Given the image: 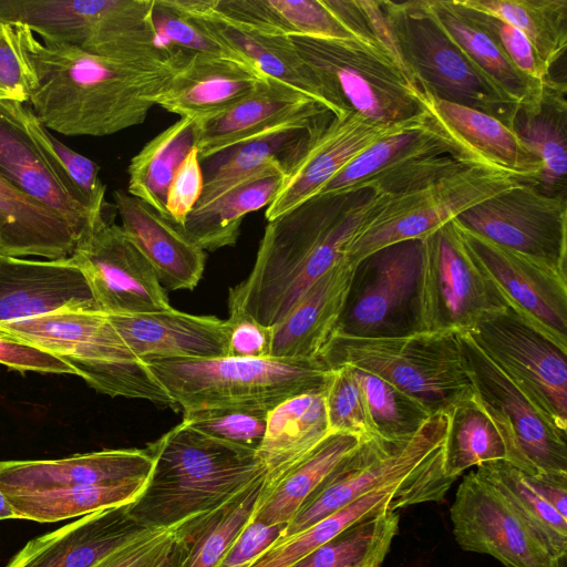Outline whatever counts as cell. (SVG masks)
<instances>
[{
    "instance_id": "6da1fadb",
    "label": "cell",
    "mask_w": 567,
    "mask_h": 567,
    "mask_svg": "<svg viewBox=\"0 0 567 567\" xmlns=\"http://www.w3.org/2000/svg\"><path fill=\"white\" fill-rule=\"evenodd\" d=\"M30 71L29 105L50 131L64 136H106L142 124L189 55L117 60L41 43L14 24Z\"/></svg>"
},
{
    "instance_id": "7a4b0ae2",
    "label": "cell",
    "mask_w": 567,
    "mask_h": 567,
    "mask_svg": "<svg viewBox=\"0 0 567 567\" xmlns=\"http://www.w3.org/2000/svg\"><path fill=\"white\" fill-rule=\"evenodd\" d=\"M390 194L372 188L318 194L269 220L249 275L229 289V313L266 327L280 322L306 291L346 258V249Z\"/></svg>"
},
{
    "instance_id": "3957f363",
    "label": "cell",
    "mask_w": 567,
    "mask_h": 567,
    "mask_svg": "<svg viewBox=\"0 0 567 567\" xmlns=\"http://www.w3.org/2000/svg\"><path fill=\"white\" fill-rule=\"evenodd\" d=\"M145 450L152 471L127 508L147 528L177 527L265 478L256 451L210 437L184 421Z\"/></svg>"
},
{
    "instance_id": "277c9868",
    "label": "cell",
    "mask_w": 567,
    "mask_h": 567,
    "mask_svg": "<svg viewBox=\"0 0 567 567\" xmlns=\"http://www.w3.org/2000/svg\"><path fill=\"white\" fill-rule=\"evenodd\" d=\"M446 427V415L442 412L432 415L408 441L381 437L363 441L305 501L281 538L303 530L377 489H399L411 505L443 499L454 483L442 467Z\"/></svg>"
},
{
    "instance_id": "5b68a950",
    "label": "cell",
    "mask_w": 567,
    "mask_h": 567,
    "mask_svg": "<svg viewBox=\"0 0 567 567\" xmlns=\"http://www.w3.org/2000/svg\"><path fill=\"white\" fill-rule=\"evenodd\" d=\"M182 412L257 408L324 389L332 369L321 360L223 357L204 360H143Z\"/></svg>"
},
{
    "instance_id": "8992f818",
    "label": "cell",
    "mask_w": 567,
    "mask_h": 567,
    "mask_svg": "<svg viewBox=\"0 0 567 567\" xmlns=\"http://www.w3.org/2000/svg\"><path fill=\"white\" fill-rule=\"evenodd\" d=\"M0 333L59 358L100 393L175 409L164 388L130 350L104 312L54 311L2 322Z\"/></svg>"
},
{
    "instance_id": "52a82bcc",
    "label": "cell",
    "mask_w": 567,
    "mask_h": 567,
    "mask_svg": "<svg viewBox=\"0 0 567 567\" xmlns=\"http://www.w3.org/2000/svg\"><path fill=\"white\" fill-rule=\"evenodd\" d=\"M155 0H0V22L21 24L44 44L117 60H165L178 51L159 40Z\"/></svg>"
},
{
    "instance_id": "ba28073f",
    "label": "cell",
    "mask_w": 567,
    "mask_h": 567,
    "mask_svg": "<svg viewBox=\"0 0 567 567\" xmlns=\"http://www.w3.org/2000/svg\"><path fill=\"white\" fill-rule=\"evenodd\" d=\"M320 360L371 372L417 400L431 415L473 392L458 332L417 331L399 337L334 334Z\"/></svg>"
},
{
    "instance_id": "9c48e42d",
    "label": "cell",
    "mask_w": 567,
    "mask_h": 567,
    "mask_svg": "<svg viewBox=\"0 0 567 567\" xmlns=\"http://www.w3.org/2000/svg\"><path fill=\"white\" fill-rule=\"evenodd\" d=\"M290 39L316 74L334 116L352 112L396 124L424 111L415 85L377 45L358 39Z\"/></svg>"
},
{
    "instance_id": "30bf717a",
    "label": "cell",
    "mask_w": 567,
    "mask_h": 567,
    "mask_svg": "<svg viewBox=\"0 0 567 567\" xmlns=\"http://www.w3.org/2000/svg\"><path fill=\"white\" fill-rule=\"evenodd\" d=\"M381 3L417 90L486 113L513 130L519 106L507 99L442 29L425 0Z\"/></svg>"
},
{
    "instance_id": "8fae6325",
    "label": "cell",
    "mask_w": 567,
    "mask_h": 567,
    "mask_svg": "<svg viewBox=\"0 0 567 567\" xmlns=\"http://www.w3.org/2000/svg\"><path fill=\"white\" fill-rule=\"evenodd\" d=\"M525 181L529 179L474 163L392 194L348 245L346 258L357 265L383 247L423 238L472 206Z\"/></svg>"
},
{
    "instance_id": "7c38bea8",
    "label": "cell",
    "mask_w": 567,
    "mask_h": 567,
    "mask_svg": "<svg viewBox=\"0 0 567 567\" xmlns=\"http://www.w3.org/2000/svg\"><path fill=\"white\" fill-rule=\"evenodd\" d=\"M419 331H468L507 303L452 219L421 238Z\"/></svg>"
},
{
    "instance_id": "4fadbf2b",
    "label": "cell",
    "mask_w": 567,
    "mask_h": 567,
    "mask_svg": "<svg viewBox=\"0 0 567 567\" xmlns=\"http://www.w3.org/2000/svg\"><path fill=\"white\" fill-rule=\"evenodd\" d=\"M466 332L546 422L567 435V350L508 305Z\"/></svg>"
},
{
    "instance_id": "5bb4252c",
    "label": "cell",
    "mask_w": 567,
    "mask_h": 567,
    "mask_svg": "<svg viewBox=\"0 0 567 567\" xmlns=\"http://www.w3.org/2000/svg\"><path fill=\"white\" fill-rule=\"evenodd\" d=\"M421 267V238L363 258L355 266L334 334L375 338L417 332Z\"/></svg>"
},
{
    "instance_id": "9a60e30c",
    "label": "cell",
    "mask_w": 567,
    "mask_h": 567,
    "mask_svg": "<svg viewBox=\"0 0 567 567\" xmlns=\"http://www.w3.org/2000/svg\"><path fill=\"white\" fill-rule=\"evenodd\" d=\"M458 337L473 392L505 435L507 463L529 476L567 475V435L546 422L468 332Z\"/></svg>"
},
{
    "instance_id": "2e32d148",
    "label": "cell",
    "mask_w": 567,
    "mask_h": 567,
    "mask_svg": "<svg viewBox=\"0 0 567 567\" xmlns=\"http://www.w3.org/2000/svg\"><path fill=\"white\" fill-rule=\"evenodd\" d=\"M454 220L567 276L566 195H546L536 183L525 181L472 206Z\"/></svg>"
},
{
    "instance_id": "e0dca14e",
    "label": "cell",
    "mask_w": 567,
    "mask_h": 567,
    "mask_svg": "<svg viewBox=\"0 0 567 567\" xmlns=\"http://www.w3.org/2000/svg\"><path fill=\"white\" fill-rule=\"evenodd\" d=\"M450 518L464 550L491 555L506 567H567V558L551 554L511 502L475 471L460 483Z\"/></svg>"
},
{
    "instance_id": "ac0fdd59",
    "label": "cell",
    "mask_w": 567,
    "mask_h": 567,
    "mask_svg": "<svg viewBox=\"0 0 567 567\" xmlns=\"http://www.w3.org/2000/svg\"><path fill=\"white\" fill-rule=\"evenodd\" d=\"M69 259L84 274L105 315L133 316L172 307L154 269L120 225L105 218L97 223Z\"/></svg>"
},
{
    "instance_id": "d6986e66",
    "label": "cell",
    "mask_w": 567,
    "mask_h": 567,
    "mask_svg": "<svg viewBox=\"0 0 567 567\" xmlns=\"http://www.w3.org/2000/svg\"><path fill=\"white\" fill-rule=\"evenodd\" d=\"M457 226L506 303L567 350V276Z\"/></svg>"
},
{
    "instance_id": "ffe728a7",
    "label": "cell",
    "mask_w": 567,
    "mask_h": 567,
    "mask_svg": "<svg viewBox=\"0 0 567 567\" xmlns=\"http://www.w3.org/2000/svg\"><path fill=\"white\" fill-rule=\"evenodd\" d=\"M410 120L396 124H380L350 112L341 116L330 115L316 125L309 131L300 151L286 166L281 187L272 203L267 206V221L316 196L367 147L404 126Z\"/></svg>"
},
{
    "instance_id": "44dd1931",
    "label": "cell",
    "mask_w": 567,
    "mask_h": 567,
    "mask_svg": "<svg viewBox=\"0 0 567 567\" xmlns=\"http://www.w3.org/2000/svg\"><path fill=\"white\" fill-rule=\"evenodd\" d=\"M330 115L312 97L267 78L226 111L197 123L195 147L204 161L285 128H311Z\"/></svg>"
},
{
    "instance_id": "7402d4cb",
    "label": "cell",
    "mask_w": 567,
    "mask_h": 567,
    "mask_svg": "<svg viewBox=\"0 0 567 567\" xmlns=\"http://www.w3.org/2000/svg\"><path fill=\"white\" fill-rule=\"evenodd\" d=\"M74 309L101 311L84 274L69 258L0 254V323Z\"/></svg>"
},
{
    "instance_id": "603a6c76",
    "label": "cell",
    "mask_w": 567,
    "mask_h": 567,
    "mask_svg": "<svg viewBox=\"0 0 567 567\" xmlns=\"http://www.w3.org/2000/svg\"><path fill=\"white\" fill-rule=\"evenodd\" d=\"M0 173L20 192L65 219L81 239L104 219L42 154L0 102Z\"/></svg>"
},
{
    "instance_id": "cb8c5ba5",
    "label": "cell",
    "mask_w": 567,
    "mask_h": 567,
    "mask_svg": "<svg viewBox=\"0 0 567 567\" xmlns=\"http://www.w3.org/2000/svg\"><path fill=\"white\" fill-rule=\"evenodd\" d=\"M165 2L221 41L264 75L302 92L331 112L316 74L290 38L268 34L237 23L216 10L215 0Z\"/></svg>"
},
{
    "instance_id": "d4e9b609",
    "label": "cell",
    "mask_w": 567,
    "mask_h": 567,
    "mask_svg": "<svg viewBox=\"0 0 567 567\" xmlns=\"http://www.w3.org/2000/svg\"><path fill=\"white\" fill-rule=\"evenodd\" d=\"M145 529L127 504L105 508L32 538L6 567H93Z\"/></svg>"
},
{
    "instance_id": "484cf974",
    "label": "cell",
    "mask_w": 567,
    "mask_h": 567,
    "mask_svg": "<svg viewBox=\"0 0 567 567\" xmlns=\"http://www.w3.org/2000/svg\"><path fill=\"white\" fill-rule=\"evenodd\" d=\"M107 318L141 360H204L228 355L229 326L215 316L167 310Z\"/></svg>"
},
{
    "instance_id": "4316f807",
    "label": "cell",
    "mask_w": 567,
    "mask_h": 567,
    "mask_svg": "<svg viewBox=\"0 0 567 567\" xmlns=\"http://www.w3.org/2000/svg\"><path fill=\"white\" fill-rule=\"evenodd\" d=\"M124 233L168 290H193L203 277L206 254L183 229L123 189L113 192Z\"/></svg>"
},
{
    "instance_id": "83f0119b",
    "label": "cell",
    "mask_w": 567,
    "mask_h": 567,
    "mask_svg": "<svg viewBox=\"0 0 567 567\" xmlns=\"http://www.w3.org/2000/svg\"><path fill=\"white\" fill-rule=\"evenodd\" d=\"M268 76L249 63L210 54H189L156 105L197 123L226 111Z\"/></svg>"
},
{
    "instance_id": "f1b7e54d",
    "label": "cell",
    "mask_w": 567,
    "mask_h": 567,
    "mask_svg": "<svg viewBox=\"0 0 567 567\" xmlns=\"http://www.w3.org/2000/svg\"><path fill=\"white\" fill-rule=\"evenodd\" d=\"M152 466L145 449H109L56 460L0 461V488L117 484L146 480Z\"/></svg>"
},
{
    "instance_id": "f546056e",
    "label": "cell",
    "mask_w": 567,
    "mask_h": 567,
    "mask_svg": "<svg viewBox=\"0 0 567 567\" xmlns=\"http://www.w3.org/2000/svg\"><path fill=\"white\" fill-rule=\"evenodd\" d=\"M417 91L433 122L472 162L506 171L537 185L542 165L511 127L481 111Z\"/></svg>"
},
{
    "instance_id": "4dcf8cb0",
    "label": "cell",
    "mask_w": 567,
    "mask_h": 567,
    "mask_svg": "<svg viewBox=\"0 0 567 567\" xmlns=\"http://www.w3.org/2000/svg\"><path fill=\"white\" fill-rule=\"evenodd\" d=\"M357 265L339 261L271 327L270 357L320 360L341 317Z\"/></svg>"
},
{
    "instance_id": "1f68e13d",
    "label": "cell",
    "mask_w": 567,
    "mask_h": 567,
    "mask_svg": "<svg viewBox=\"0 0 567 567\" xmlns=\"http://www.w3.org/2000/svg\"><path fill=\"white\" fill-rule=\"evenodd\" d=\"M442 155H453L472 162L433 122L424 109L421 114L410 120L404 126L367 147L328 182L318 194L344 193L367 188L371 182L411 162Z\"/></svg>"
},
{
    "instance_id": "d6a6232c",
    "label": "cell",
    "mask_w": 567,
    "mask_h": 567,
    "mask_svg": "<svg viewBox=\"0 0 567 567\" xmlns=\"http://www.w3.org/2000/svg\"><path fill=\"white\" fill-rule=\"evenodd\" d=\"M329 434L324 389L292 396L275 406L268 413L266 432L256 451L265 471L262 487L272 485Z\"/></svg>"
},
{
    "instance_id": "836d02e7",
    "label": "cell",
    "mask_w": 567,
    "mask_h": 567,
    "mask_svg": "<svg viewBox=\"0 0 567 567\" xmlns=\"http://www.w3.org/2000/svg\"><path fill=\"white\" fill-rule=\"evenodd\" d=\"M80 240L65 219L20 192L0 173V254L66 259Z\"/></svg>"
},
{
    "instance_id": "e575fe53",
    "label": "cell",
    "mask_w": 567,
    "mask_h": 567,
    "mask_svg": "<svg viewBox=\"0 0 567 567\" xmlns=\"http://www.w3.org/2000/svg\"><path fill=\"white\" fill-rule=\"evenodd\" d=\"M566 91L565 81L546 79L540 96L520 106L513 123V131L542 165L537 188L550 196L566 195Z\"/></svg>"
},
{
    "instance_id": "d590c367",
    "label": "cell",
    "mask_w": 567,
    "mask_h": 567,
    "mask_svg": "<svg viewBox=\"0 0 567 567\" xmlns=\"http://www.w3.org/2000/svg\"><path fill=\"white\" fill-rule=\"evenodd\" d=\"M285 174L281 162L269 164L209 204L194 208L183 229L203 250L214 251L235 245L244 218L272 203Z\"/></svg>"
},
{
    "instance_id": "8d00e7d4",
    "label": "cell",
    "mask_w": 567,
    "mask_h": 567,
    "mask_svg": "<svg viewBox=\"0 0 567 567\" xmlns=\"http://www.w3.org/2000/svg\"><path fill=\"white\" fill-rule=\"evenodd\" d=\"M365 441L346 433H330L272 485L259 494L251 520L289 524L317 487Z\"/></svg>"
},
{
    "instance_id": "74e56055",
    "label": "cell",
    "mask_w": 567,
    "mask_h": 567,
    "mask_svg": "<svg viewBox=\"0 0 567 567\" xmlns=\"http://www.w3.org/2000/svg\"><path fill=\"white\" fill-rule=\"evenodd\" d=\"M215 8L233 21L268 34L358 39L324 0H215Z\"/></svg>"
},
{
    "instance_id": "f35d334b",
    "label": "cell",
    "mask_w": 567,
    "mask_h": 567,
    "mask_svg": "<svg viewBox=\"0 0 567 567\" xmlns=\"http://www.w3.org/2000/svg\"><path fill=\"white\" fill-rule=\"evenodd\" d=\"M425 4L442 29L507 99L520 107L540 96L544 81L519 71L485 31L460 13L452 0H425Z\"/></svg>"
},
{
    "instance_id": "ab89813d",
    "label": "cell",
    "mask_w": 567,
    "mask_h": 567,
    "mask_svg": "<svg viewBox=\"0 0 567 567\" xmlns=\"http://www.w3.org/2000/svg\"><path fill=\"white\" fill-rule=\"evenodd\" d=\"M446 435L442 446L444 475L455 481L464 471L485 463L508 462L505 435L474 392L445 412Z\"/></svg>"
},
{
    "instance_id": "60d3db41",
    "label": "cell",
    "mask_w": 567,
    "mask_h": 567,
    "mask_svg": "<svg viewBox=\"0 0 567 567\" xmlns=\"http://www.w3.org/2000/svg\"><path fill=\"white\" fill-rule=\"evenodd\" d=\"M146 481L3 492L17 519L56 523L130 504L140 495Z\"/></svg>"
},
{
    "instance_id": "b9f144b4",
    "label": "cell",
    "mask_w": 567,
    "mask_h": 567,
    "mask_svg": "<svg viewBox=\"0 0 567 567\" xmlns=\"http://www.w3.org/2000/svg\"><path fill=\"white\" fill-rule=\"evenodd\" d=\"M196 135L197 122L181 117L150 140L130 161L127 193L171 219L166 193L175 172L195 147Z\"/></svg>"
},
{
    "instance_id": "7bdbcfd3",
    "label": "cell",
    "mask_w": 567,
    "mask_h": 567,
    "mask_svg": "<svg viewBox=\"0 0 567 567\" xmlns=\"http://www.w3.org/2000/svg\"><path fill=\"white\" fill-rule=\"evenodd\" d=\"M262 483L258 480L219 508L177 526L182 549L177 567H216L251 520Z\"/></svg>"
},
{
    "instance_id": "ee69618b",
    "label": "cell",
    "mask_w": 567,
    "mask_h": 567,
    "mask_svg": "<svg viewBox=\"0 0 567 567\" xmlns=\"http://www.w3.org/2000/svg\"><path fill=\"white\" fill-rule=\"evenodd\" d=\"M408 506H411L409 497L399 489L369 492L303 530L278 539L250 567H291L358 522Z\"/></svg>"
},
{
    "instance_id": "f6af8a7d",
    "label": "cell",
    "mask_w": 567,
    "mask_h": 567,
    "mask_svg": "<svg viewBox=\"0 0 567 567\" xmlns=\"http://www.w3.org/2000/svg\"><path fill=\"white\" fill-rule=\"evenodd\" d=\"M311 128H285L221 153L224 154L221 159L216 162L204 182L203 193L195 208L209 204L274 162H281L286 168L302 146Z\"/></svg>"
},
{
    "instance_id": "bcb514c9",
    "label": "cell",
    "mask_w": 567,
    "mask_h": 567,
    "mask_svg": "<svg viewBox=\"0 0 567 567\" xmlns=\"http://www.w3.org/2000/svg\"><path fill=\"white\" fill-rule=\"evenodd\" d=\"M517 28L549 70L567 47V0H461Z\"/></svg>"
},
{
    "instance_id": "7dc6e473",
    "label": "cell",
    "mask_w": 567,
    "mask_h": 567,
    "mask_svg": "<svg viewBox=\"0 0 567 567\" xmlns=\"http://www.w3.org/2000/svg\"><path fill=\"white\" fill-rule=\"evenodd\" d=\"M400 516L384 511L350 526L291 567H381Z\"/></svg>"
},
{
    "instance_id": "c3c4849f",
    "label": "cell",
    "mask_w": 567,
    "mask_h": 567,
    "mask_svg": "<svg viewBox=\"0 0 567 567\" xmlns=\"http://www.w3.org/2000/svg\"><path fill=\"white\" fill-rule=\"evenodd\" d=\"M475 472L511 502L551 554L567 558V518L535 492L522 471L497 461L482 464Z\"/></svg>"
},
{
    "instance_id": "681fc988",
    "label": "cell",
    "mask_w": 567,
    "mask_h": 567,
    "mask_svg": "<svg viewBox=\"0 0 567 567\" xmlns=\"http://www.w3.org/2000/svg\"><path fill=\"white\" fill-rule=\"evenodd\" d=\"M3 102L48 161L82 193L93 215L104 217L106 186L100 178L99 165L50 133L29 104Z\"/></svg>"
},
{
    "instance_id": "f907efd6",
    "label": "cell",
    "mask_w": 567,
    "mask_h": 567,
    "mask_svg": "<svg viewBox=\"0 0 567 567\" xmlns=\"http://www.w3.org/2000/svg\"><path fill=\"white\" fill-rule=\"evenodd\" d=\"M352 368L378 437L391 442L408 441L432 416L417 400L390 382L365 370Z\"/></svg>"
},
{
    "instance_id": "816d5d0a",
    "label": "cell",
    "mask_w": 567,
    "mask_h": 567,
    "mask_svg": "<svg viewBox=\"0 0 567 567\" xmlns=\"http://www.w3.org/2000/svg\"><path fill=\"white\" fill-rule=\"evenodd\" d=\"M324 388L330 433H346L362 440L378 437L372 429L363 392L351 365L331 368Z\"/></svg>"
},
{
    "instance_id": "f5cc1de1",
    "label": "cell",
    "mask_w": 567,
    "mask_h": 567,
    "mask_svg": "<svg viewBox=\"0 0 567 567\" xmlns=\"http://www.w3.org/2000/svg\"><path fill=\"white\" fill-rule=\"evenodd\" d=\"M268 413L257 408L206 409L183 412L182 421L210 437L257 451L266 432Z\"/></svg>"
},
{
    "instance_id": "db71d44e",
    "label": "cell",
    "mask_w": 567,
    "mask_h": 567,
    "mask_svg": "<svg viewBox=\"0 0 567 567\" xmlns=\"http://www.w3.org/2000/svg\"><path fill=\"white\" fill-rule=\"evenodd\" d=\"M452 2L460 13L498 44L519 71L540 82L550 78V70L522 31L494 16L463 4L461 0H452Z\"/></svg>"
},
{
    "instance_id": "11a10c76",
    "label": "cell",
    "mask_w": 567,
    "mask_h": 567,
    "mask_svg": "<svg viewBox=\"0 0 567 567\" xmlns=\"http://www.w3.org/2000/svg\"><path fill=\"white\" fill-rule=\"evenodd\" d=\"M153 21L159 40H166L165 47L190 55H220L248 63L196 22L169 8L165 0H155Z\"/></svg>"
},
{
    "instance_id": "9f6ffc18",
    "label": "cell",
    "mask_w": 567,
    "mask_h": 567,
    "mask_svg": "<svg viewBox=\"0 0 567 567\" xmlns=\"http://www.w3.org/2000/svg\"><path fill=\"white\" fill-rule=\"evenodd\" d=\"M30 71L17 40L16 28L0 22V102L28 104Z\"/></svg>"
},
{
    "instance_id": "6f0895ef",
    "label": "cell",
    "mask_w": 567,
    "mask_h": 567,
    "mask_svg": "<svg viewBox=\"0 0 567 567\" xmlns=\"http://www.w3.org/2000/svg\"><path fill=\"white\" fill-rule=\"evenodd\" d=\"M204 175L196 147L187 154L175 172L166 193V210L175 224L184 226L204 188Z\"/></svg>"
},
{
    "instance_id": "680465c9",
    "label": "cell",
    "mask_w": 567,
    "mask_h": 567,
    "mask_svg": "<svg viewBox=\"0 0 567 567\" xmlns=\"http://www.w3.org/2000/svg\"><path fill=\"white\" fill-rule=\"evenodd\" d=\"M176 535L174 528H147L93 567H152Z\"/></svg>"
},
{
    "instance_id": "91938a15",
    "label": "cell",
    "mask_w": 567,
    "mask_h": 567,
    "mask_svg": "<svg viewBox=\"0 0 567 567\" xmlns=\"http://www.w3.org/2000/svg\"><path fill=\"white\" fill-rule=\"evenodd\" d=\"M0 364L19 372L74 374L75 371L59 358L33 346L0 333Z\"/></svg>"
},
{
    "instance_id": "94428289",
    "label": "cell",
    "mask_w": 567,
    "mask_h": 567,
    "mask_svg": "<svg viewBox=\"0 0 567 567\" xmlns=\"http://www.w3.org/2000/svg\"><path fill=\"white\" fill-rule=\"evenodd\" d=\"M227 322L229 326L227 357H270L271 327L262 326L241 312L229 313Z\"/></svg>"
},
{
    "instance_id": "6125c7cd",
    "label": "cell",
    "mask_w": 567,
    "mask_h": 567,
    "mask_svg": "<svg viewBox=\"0 0 567 567\" xmlns=\"http://www.w3.org/2000/svg\"><path fill=\"white\" fill-rule=\"evenodd\" d=\"M525 477L535 492L561 516L567 518V475Z\"/></svg>"
},
{
    "instance_id": "be15d7a7",
    "label": "cell",
    "mask_w": 567,
    "mask_h": 567,
    "mask_svg": "<svg viewBox=\"0 0 567 567\" xmlns=\"http://www.w3.org/2000/svg\"><path fill=\"white\" fill-rule=\"evenodd\" d=\"M181 542L176 533L172 544L152 567H177L181 558Z\"/></svg>"
},
{
    "instance_id": "e7e4bbea",
    "label": "cell",
    "mask_w": 567,
    "mask_h": 567,
    "mask_svg": "<svg viewBox=\"0 0 567 567\" xmlns=\"http://www.w3.org/2000/svg\"><path fill=\"white\" fill-rule=\"evenodd\" d=\"M4 519H17V516L4 492L0 488V520Z\"/></svg>"
}]
</instances>
